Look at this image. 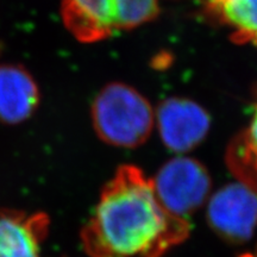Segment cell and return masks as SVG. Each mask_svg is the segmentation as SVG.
<instances>
[{
    "mask_svg": "<svg viewBox=\"0 0 257 257\" xmlns=\"http://www.w3.org/2000/svg\"><path fill=\"white\" fill-rule=\"evenodd\" d=\"M189 231L188 220L162 206L152 179L138 167L124 165L101 189L81 240L91 257H163Z\"/></svg>",
    "mask_w": 257,
    "mask_h": 257,
    "instance_id": "cell-1",
    "label": "cell"
},
{
    "mask_svg": "<svg viewBox=\"0 0 257 257\" xmlns=\"http://www.w3.org/2000/svg\"><path fill=\"white\" fill-rule=\"evenodd\" d=\"M94 131L102 142L118 148H137L155 126V111L146 96L126 83L106 85L91 110Z\"/></svg>",
    "mask_w": 257,
    "mask_h": 257,
    "instance_id": "cell-2",
    "label": "cell"
},
{
    "mask_svg": "<svg viewBox=\"0 0 257 257\" xmlns=\"http://www.w3.org/2000/svg\"><path fill=\"white\" fill-rule=\"evenodd\" d=\"M159 0H62L61 17L76 40L95 43L153 21Z\"/></svg>",
    "mask_w": 257,
    "mask_h": 257,
    "instance_id": "cell-3",
    "label": "cell"
},
{
    "mask_svg": "<svg viewBox=\"0 0 257 257\" xmlns=\"http://www.w3.org/2000/svg\"><path fill=\"white\" fill-rule=\"evenodd\" d=\"M152 184L162 206L172 216L185 220L205 207L212 194L207 168L200 161L186 155L163 163L152 178Z\"/></svg>",
    "mask_w": 257,
    "mask_h": 257,
    "instance_id": "cell-4",
    "label": "cell"
},
{
    "mask_svg": "<svg viewBox=\"0 0 257 257\" xmlns=\"http://www.w3.org/2000/svg\"><path fill=\"white\" fill-rule=\"evenodd\" d=\"M210 229L229 243L251 239L257 229V193L239 181L212 192L205 205Z\"/></svg>",
    "mask_w": 257,
    "mask_h": 257,
    "instance_id": "cell-5",
    "label": "cell"
},
{
    "mask_svg": "<svg viewBox=\"0 0 257 257\" xmlns=\"http://www.w3.org/2000/svg\"><path fill=\"white\" fill-rule=\"evenodd\" d=\"M155 125L161 141L170 152L185 155L204 142L210 131L211 118L198 102L172 96L156 108Z\"/></svg>",
    "mask_w": 257,
    "mask_h": 257,
    "instance_id": "cell-6",
    "label": "cell"
},
{
    "mask_svg": "<svg viewBox=\"0 0 257 257\" xmlns=\"http://www.w3.org/2000/svg\"><path fill=\"white\" fill-rule=\"evenodd\" d=\"M49 224L44 212L0 208V257H42Z\"/></svg>",
    "mask_w": 257,
    "mask_h": 257,
    "instance_id": "cell-7",
    "label": "cell"
},
{
    "mask_svg": "<svg viewBox=\"0 0 257 257\" xmlns=\"http://www.w3.org/2000/svg\"><path fill=\"white\" fill-rule=\"evenodd\" d=\"M38 104L40 89L31 74L19 64L0 63V123H23Z\"/></svg>",
    "mask_w": 257,
    "mask_h": 257,
    "instance_id": "cell-8",
    "label": "cell"
},
{
    "mask_svg": "<svg viewBox=\"0 0 257 257\" xmlns=\"http://www.w3.org/2000/svg\"><path fill=\"white\" fill-rule=\"evenodd\" d=\"M206 10L229 29L231 41L257 47V0H207Z\"/></svg>",
    "mask_w": 257,
    "mask_h": 257,
    "instance_id": "cell-9",
    "label": "cell"
},
{
    "mask_svg": "<svg viewBox=\"0 0 257 257\" xmlns=\"http://www.w3.org/2000/svg\"><path fill=\"white\" fill-rule=\"evenodd\" d=\"M226 165L237 181L257 193V101L249 124L227 146Z\"/></svg>",
    "mask_w": 257,
    "mask_h": 257,
    "instance_id": "cell-10",
    "label": "cell"
},
{
    "mask_svg": "<svg viewBox=\"0 0 257 257\" xmlns=\"http://www.w3.org/2000/svg\"><path fill=\"white\" fill-rule=\"evenodd\" d=\"M240 257H257V256H253V255H244V256H240Z\"/></svg>",
    "mask_w": 257,
    "mask_h": 257,
    "instance_id": "cell-11",
    "label": "cell"
}]
</instances>
